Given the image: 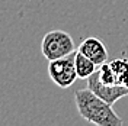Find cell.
<instances>
[{
    "instance_id": "1",
    "label": "cell",
    "mask_w": 128,
    "mask_h": 126,
    "mask_svg": "<svg viewBox=\"0 0 128 126\" xmlns=\"http://www.w3.org/2000/svg\"><path fill=\"white\" fill-rule=\"evenodd\" d=\"M77 112L84 120L96 126H122V119L112 109V104L102 100L90 88L77 90L74 93Z\"/></svg>"
},
{
    "instance_id": "2",
    "label": "cell",
    "mask_w": 128,
    "mask_h": 126,
    "mask_svg": "<svg viewBox=\"0 0 128 126\" xmlns=\"http://www.w3.org/2000/svg\"><path fill=\"white\" fill-rule=\"evenodd\" d=\"M74 51V41L66 31H50L41 42V52L48 61L67 57Z\"/></svg>"
},
{
    "instance_id": "3",
    "label": "cell",
    "mask_w": 128,
    "mask_h": 126,
    "mask_svg": "<svg viewBox=\"0 0 128 126\" xmlns=\"http://www.w3.org/2000/svg\"><path fill=\"white\" fill-rule=\"evenodd\" d=\"M74 52L63 58L48 61V75L51 81L60 88H68L79 78L74 65Z\"/></svg>"
},
{
    "instance_id": "4",
    "label": "cell",
    "mask_w": 128,
    "mask_h": 126,
    "mask_svg": "<svg viewBox=\"0 0 128 126\" xmlns=\"http://www.w3.org/2000/svg\"><path fill=\"white\" fill-rule=\"evenodd\" d=\"M88 88H90L96 96H99L102 100H105L109 104H115L120 99L128 96V87L120 86V84H105L100 81L98 72L92 74L88 78Z\"/></svg>"
},
{
    "instance_id": "5",
    "label": "cell",
    "mask_w": 128,
    "mask_h": 126,
    "mask_svg": "<svg viewBox=\"0 0 128 126\" xmlns=\"http://www.w3.org/2000/svg\"><path fill=\"white\" fill-rule=\"evenodd\" d=\"M79 51L82 54H84L88 58H90L98 67L108 63V49L104 42L95 36H90V38L82 41V44L79 45Z\"/></svg>"
},
{
    "instance_id": "6",
    "label": "cell",
    "mask_w": 128,
    "mask_h": 126,
    "mask_svg": "<svg viewBox=\"0 0 128 126\" xmlns=\"http://www.w3.org/2000/svg\"><path fill=\"white\" fill-rule=\"evenodd\" d=\"M74 65H76V71H77V77L82 80H88L92 74L96 72V65L90 58L82 54L79 49L74 52Z\"/></svg>"
},
{
    "instance_id": "7",
    "label": "cell",
    "mask_w": 128,
    "mask_h": 126,
    "mask_svg": "<svg viewBox=\"0 0 128 126\" xmlns=\"http://www.w3.org/2000/svg\"><path fill=\"white\" fill-rule=\"evenodd\" d=\"M98 75H99V78L102 83L105 84H118V75H116V72L114 71V68L111 67V64L109 63H105L100 65V68L98 70Z\"/></svg>"
},
{
    "instance_id": "8",
    "label": "cell",
    "mask_w": 128,
    "mask_h": 126,
    "mask_svg": "<svg viewBox=\"0 0 128 126\" xmlns=\"http://www.w3.org/2000/svg\"><path fill=\"white\" fill-rule=\"evenodd\" d=\"M111 67L114 68V71L116 72V75L120 77L121 74H124L125 71H128V60L127 58H118V60H114L111 61Z\"/></svg>"
},
{
    "instance_id": "9",
    "label": "cell",
    "mask_w": 128,
    "mask_h": 126,
    "mask_svg": "<svg viewBox=\"0 0 128 126\" xmlns=\"http://www.w3.org/2000/svg\"><path fill=\"white\" fill-rule=\"evenodd\" d=\"M118 84L128 87V71H125L124 74H121L120 77H118Z\"/></svg>"
}]
</instances>
